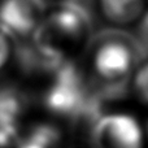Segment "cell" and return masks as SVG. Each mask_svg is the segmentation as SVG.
Returning <instances> with one entry per match:
<instances>
[{
  "instance_id": "5b68a950",
  "label": "cell",
  "mask_w": 148,
  "mask_h": 148,
  "mask_svg": "<svg viewBox=\"0 0 148 148\" xmlns=\"http://www.w3.org/2000/svg\"><path fill=\"white\" fill-rule=\"evenodd\" d=\"M46 13L43 0H1L0 29L8 35H33Z\"/></svg>"
},
{
  "instance_id": "ba28073f",
  "label": "cell",
  "mask_w": 148,
  "mask_h": 148,
  "mask_svg": "<svg viewBox=\"0 0 148 148\" xmlns=\"http://www.w3.org/2000/svg\"><path fill=\"white\" fill-rule=\"evenodd\" d=\"M133 91L142 103L148 105V61L139 66L134 73Z\"/></svg>"
},
{
  "instance_id": "7c38bea8",
  "label": "cell",
  "mask_w": 148,
  "mask_h": 148,
  "mask_svg": "<svg viewBox=\"0 0 148 148\" xmlns=\"http://www.w3.org/2000/svg\"><path fill=\"white\" fill-rule=\"evenodd\" d=\"M147 3H148V0H147Z\"/></svg>"
},
{
  "instance_id": "3957f363",
  "label": "cell",
  "mask_w": 148,
  "mask_h": 148,
  "mask_svg": "<svg viewBox=\"0 0 148 148\" xmlns=\"http://www.w3.org/2000/svg\"><path fill=\"white\" fill-rule=\"evenodd\" d=\"M136 49L131 40L120 35H105L96 40L90 55V64L97 81L122 82L134 72Z\"/></svg>"
},
{
  "instance_id": "7a4b0ae2",
  "label": "cell",
  "mask_w": 148,
  "mask_h": 148,
  "mask_svg": "<svg viewBox=\"0 0 148 148\" xmlns=\"http://www.w3.org/2000/svg\"><path fill=\"white\" fill-rule=\"evenodd\" d=\"M90 90L82 72L72 62H61L43 95L48 112L61 117H74L86 112L90 104Z\"/></svg>"
},
{
  "instance_id": "30bf717a",
  "label": "cell",
  "mask_w": 148,
  "mask_h": 148,
  "mask_svg": "<svg viewBox=\"0 0 148 148\" xmlns=\"http://www.w3.org/2000/svg\"><path fill=\"white\" fill-rule=\"evenodd\" d=\"M0 148H17L14 136L1 129H0Z\"/></svg>"
},
{
  "instance_id": "8fae6325",
  "label": "cell",
  "mask_w": 148,
  "mask_h": 148,
  "mask_svg": "<svg viewBox=\"0 0 148 148\" xmlns=\"http://www.w3.org/2000/svg\"><path fill=\"white\" fill-rule=\"evenodd\" d=\"M147 136H148V127H147Z\"/></svg>"
},
{
  "instance_id": "52a82bcc",
  "label": "cell",
  "mask_w": 148,
  "mask_h": 148,
  "mask_svg": "<svg viewBox=\"0 0 148 148\" xmlns=\"http://www.w3.org/2000/svg\"><path fill=\"white\" fill-rule=\"evenodd\" d=\"M22 113V100L17 92L0 90V129L14 136L21 127Z\"/></svg>"
},
{
  "instance_id": "9c48e42d",
  "label": "cell",
  "mask_w": 148,
  "mask_h": 148,
  "mask_svg": "<svg viewBox=\"0 0 148 148\" xmlns=\"http://www.w3.org/2000/svg\"><path fill=\"white\" fill-rule=\"evenodd\" d=\"M13 52V44L10 40V36L5 33L3 29H0V70L9 62Z\"/></svg>"
},
{
  "instance_id": "8992f818",
  "label": "cell",
  "mask_w": 148,
  "mask_h": 148,
  "mask_svg": "<svg viewBox=\"0 0 148 148\" xmlns=\"http://www.w3.org/2000/svg\"><path fill=\"white\" fill-rule=\"evenodd\" d=\"M103 17L117 26H129L142 20L146 0H99Z\"/></svg>"
},
{
  "instance_id": "277c9868",
  "label": "cell",
  "mask_w": 148,
  "mask_h": 148,
  "mask_svg": "<svg viewBox=\"0 0 148 148\" xmlns=\"http://www.w3.org/2000/svg\"><path fill=\"white\" fill-rule=\"evenodd\" d=\"M143 129L139 121L127 113L103 114L91 126V148H143Z\"/></svg>"
},
{
  "instance_id": "6da1fadb",
  "label": "cell",
  "mask_w": 148,
  "mask_h": 148,
  "mask_svg": "<svg viewBox=\"0 0 148 148\" xmlns=\"http://www.w3.org/2000/svg\"><path fill=\"white\" fill-rule=\"evenodd\" d=\"M90 31L88 16L73 4H62L46 13L33 36L36 52L56 68L69 60Z\"/></svg>"
}]
</instances>
